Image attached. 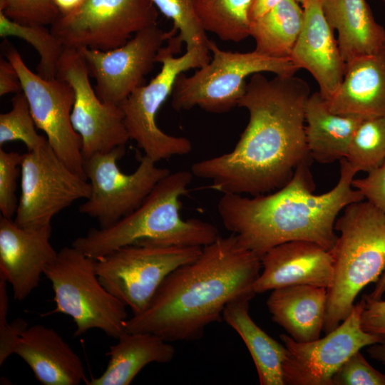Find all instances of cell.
<instances>
[{
	"label": "cell",
	"mask_w": 385,
	"mask_h": 385,
	"mask_svg": "<svg viewBox=\"0 0 385 385\" xmlns=\"http://www.w3.org/2000/svg\"><path fill=\"white\" fill-rule=\"evenodd\" d=\"M210 61L192 75L180 73L172 92V107L176 111L198 106L213 113L232 110L245 93L246 78L270 72L276 76H294L299 69L290 58H272L253 51L240 53L224 51L210 40Z\"/></svg>",
	"instance_id": "obj_7"
},
{
	"label": "cell",
	"mask_w": 385,
	"mask_h": 385,
	"mask_svg": "<svg viewBox=\"0 0 385 385\" xmlns=\"http://www.w3.org/2000/svg\"><path fill=\"white\" fill-rule=\"evenodd\" d=\"M7 282L0 275V366L14 354L16 344L28 324L23 319H16L9 322V297Z\"/></svg>",
	"instance_id": "obj_36"
},
{
	"label": "cell",
	"mask_w": 385,
	"mask_h": 385,
	"mask_svg": "<svg viewBox=\"0 0 385 385\" xmlns=\"http://www.w3.org/2000/svg\"><path fill=\"white\" fill-rule=\"evenodd\" d=\"M309 95V84L294 75H252L237 106L249 113L238 142L230 152L195 163L192 175L223 194L256 196L284 186L311 158L304 125Z\"/></svg>",
	"instance_id": "obj_1"
},
{
	"label": "cell",
	"mask_w": 385,
	"mask_h": 385,
	"mask_svg": "<svg viewBox=\"0 0 385 385\" xmlns=\"http://www.w3.org/2000/svg\"><path fill=\"white\" fill-rule=\"evenodd\" d=\"M22 91L18 73L13 64L5 57L0 58V96Z\"/></svg>",
	"instance_id": "obj_39"
},
{
	"label": "cell",
	"mask_w": 385,
	"mask_h": 385,
	"mask_svg": "<svg viewBox=\"0 0 385 385\" xmlns=\"http://www.w3.org/2000/svg\"><path fill=\"white\" fill-rule=\"evenodd\" d=\"M14 354L29 366L43 385H78L86 381L80 356L56 330L43 324L27 327Z\"/></svg>",
	"instance_id": "obj_20"
},
{
	"label": "cell",
	"mask_w": 385,
	"mask_h": 385,
	"mask_svg": "<svg viewBox=\"0 0 385 385\" xmlns=\"http://www.w3.org/2000/svg\"><path fill=\"white\" fill-rule=\"evenodd\" d=\"M158 18L151 0H85L73 13L60 16L50 30L64 47L108 51L157 25Z\"/></svg>",
	"instance_id": "obj_12"
},
{
	"label": "cell",
	"mask_w": 385,
	"mask_h": 385,
	"mask_svg": "<svg viewBox=\"0 0 385 385\" xmlns=\"http://www.w3.org/2000/svg\"><path fill=\"white\" fill-rule=\"evenodd\" d=\"M21 196L14 222L27 229L51 225L52 218L91 194L88 180L68 168L47 143L22 154Z\"/></svg>",
	"instance_id": "obj_11"
},
{
	"label": "cell",
	"mask_w": 385,
	"mask_h": 385,
	"mask_svg": "<svg viewBox=\"0 0 385 385\" xmlns=\"http://www.w3.org/2000/svg\"><path fill=\"white\" fill-rule=\"evenodd\" d=\"M364 308L361 316L362 329L385 339V300H374L363 296Z\"/></svg>",
	"instance_id": "obj_38"
},
{
	"label": "cell",
	"mask_w": 385,
	"mask_h": 385,
	"mask_svg": "<svg viewBox=\"0 0 385 385\" xmlns=\"http://www.w3.org/2000/svg\"><path fill=\"white\" fill-rule=\"evenodd\" d=\"M202 249L130 245L95 260L94 268L103 287L135 315L146 307L163 279L195 260Z\"/></svg>",
	"instance_id": "obj_9"
},
{
	"label": "cell",
	"mask_w": 385,
	"mask_h": 385,
	"mask_svg": "<svg viewBox=\"0 0 385 385\" xmlns=\"http://www.w3.org/2000/svg\"><path fill=\"white\" fill-rule=\"evenodd\" d=\"M339 162L338 183L320 195L312 192L309 162L299 165L291 179L274 192L252 197L223 194L217 211L225 227L260 258L271 248L295 240L313 242L329 250L337 238L338 215L364 199L351 185L356 172L345 158Z\"/></svg>",
	"instance_id": "obj_3"
},
{
	"label": "cell",
	"mask_w": 385,
	"mask_h": 385,
	"mask_svg": "<svg viewBox=\"0 0 385 385\" xmlns=\"http://www.w3.org/2000/svg\"><path fill=\"white\" fill-rule=\"evenodd\" d=\"M304 21L303 7L297 0H283L250 23V36L257 53L272 58H290Z\"/></svg>",
	"instance_id": "obj_27"
},
{
	"label": "cell",
	"mask_w": 385,
	"mask_h": 385,
	"mask_svg": "<svg viewBox=\"0 0 385 385\" xmlns=\"http://www.w3.org/2000/svg\"><path fill=\"white\" fill-rule=\"evenodd\" d=\"M345 159L356 172H369L385 160V115L362 119Z\"/></svg>",
	"instance_id": "obj_30"
},
{
	"label": "cell",
	"mask_w": 385,
	"mask_h": 385,
	"mask_svg": "<svg viewBox=\"0 0 385 385\" xmlns=\"http://www.w3.org/2000/svg\"><path fill=\"white\" fill-rule=\"evenodd\" d=\"M253 296L246 295L230 302L222 313L223 320L242 338L255 363L261 385H284L282 364L287 349L252 319L249 313L250 301Z\"/></svg>",
	"instance_id": "obj_26"
},
{
	"label": "cell",
	"mask_w": 385,
	"mask_h": 385,
	"mask_svg": "<svg viewBox=\"0 0 385 385\" xmlns=\"http://www.w3.org/2000/svg\"><path fill=\"white\" fill-rule=\"evenodd\" d=\"M157 9L171 19L186 50L195 47L208 49L209 39L197 16L194 0H151ZM209 50V49H208Z\"/></svg>",
	"instance_id": "obj_32"
},
{
	"label": "cell",
	"mask_w": 385,
	"mask_h": 385,
	"mask_svg": "<svg viewBox=\"0 0 385 385\" xmlns=\"http://www.w3.org/2000/svg\"><path fill=\"white\" fill-rule=\"evenodd\" d=\"M254 0H194L205 31L223 41L240 42L250 36V12Z\"/></svg>",
	"instance_id": "obj_28"
},
{
	"label": "cell",
	"mask_w": 385,
	"mask_h": 385,
	"mask_svg": "<svg viewBox=\"0 0 385 385\" xmlns=\"http://www.w3.org/2000/svg\"><path fill=\"white\" fill-rule=\"evenodd\" d=\"M0 12L23 24L51 26L61 16L53 0H0Z\"/></svg>",
	"instance_id": "obj_33"
},
{
	"label": "cell",
	"mask_w": 385,
	"mask_h": 385,
	"mask_svg": "<svg viewBox=\"0 0 385 385\" xmlns=\"http://www.w3.org/2000/svg\"><path fill=\"white\" fill-rule=\"evenodd\" d=\"M351 185L366 201L385 213V160L367 172L366 177L354 179Z\"/></svg>",
	"instance_id": "obj_37"
},
{
	"label": "cell",
	"mask_w": 385,
	"mask_h": 385,
	"mask_svg": "<svg viewBox=\"0 0 385 385\" xmlns=\"http://www.w3.org/2000/svg\"><path fill=\"white\" fill-rule=\"evenodd\" d=\"M304 118L309 155L323 164L346 158L354 132L362 120L332 112L319 91L307 98Z\"/></svg>",
	"instance_id": "obj_25"
},
{
	"label": "cell",
	"mask_w": 385,
	"mask_h": 385,
	"mask_svg": "<svg viewBox=\"0 0 385 385\" xmlns=\"http://www.w3.org/2000/svg\"><path fill=\"white\" fill-rule=\"evenodd\" d=\"M5 57L15 67L34 120L58 158L73 172L87 179L81 153V139L71 120L74 103L71 86L61 78L45 79L32 72L19 53L7 45Z\"/></svg>",
	"instance_id": "obj_14"
},
{
	"label": "cell",
	"mask_w": 385,
	"mask_h": 385,
	"mask_svg": "<svg viewBox=\"0 0 385 385\" xmlns=\"http://www.w3.org/2000/svg\"><path fill=\"white\" fill-rule=\"evenodd\" d=\"M381 1H383L385 4V0H381Z\"/></svg>",
	"instance_id": "obj_45"
},
{
	"label": "cell",
	"mask_w": 385,
	"mask_h": 385,
	"mask_svg": "<svg viewBox=\"0 0 385 385\" xmlns=\"http://www.w3.org/2000/svg\"><path fill=\"white\" fill-rule=\"evenodd\" d=\"M300 4H302V6L305 4V2L307 0H297Z\"/></svg>",
	"instance_id": "obj_44"
},
{
	"label": "cell",
	"mask_w": 385,
	"mask_h": 385,
	"mask_svg": "<svg viewBox=\"0 0 385 385\" xmlns=\"http://www.w3.org/2000/svg\"><path fill=\"white\" fill-rule=\"evenodd\" d=\"M191 171L170 173L153 188L133 212L106 228H92L72 246L98 259L120 247L135 245L156 247H201L220 236L212 224L180 215V198L188 192Z\"/></svg>",
	"instance_id": "obj_4"
},
{
	"label": "cell",
	"mask_w": 385,
	"mask_h": 385,
	"mask_svg": "<svg viewBox=\"0 0 385 385\" xmlns=\"http://www.w3.org/2000/svg\"><path fill=\"white\" fill-rule=\"evenodd\" d=\"M85 0H53L61 16L73 13L79 9Z\"/></svg>",
	"instance_id": "obj_41"
},
{
	"label": "cell",
	"mask_w": 385,
	"mask_h": 385,
	"mask_svg": "<svg viewBox=\"0 0 385 385\" xmlns=\"http://www.w3.org/2000/svg\"><path fill=\"white\" fill-rule=\"evenodd\" d=\"M385 293V270L376 281L375 287L371 293L365 294L366 297L377 300L381 299V297Z\"/></svg>",
	"instance_id": "obj_43"
},
{
	"label": "cell",
	"mask_w": 385,
	"mask_h": 385,
	"mask_svg": "<svg viewBox=\"0 0 385 385\" xmlns=\"http://www.w3.org/2000/svg\"><path fill=\"white\" fill-rule=\"evenodd\" d=\"M176 33L174 28L165 31L155 25L136 33L125 43L111 50L79 48L89 75L96 80L98 98L105 103L120 105L144 85V77L157 63L163 43Z\"/></svg>",
	"instance_id": "obj_16"
},
{
	"label": "cell",
	"mask_w": 385,
	"mask_h": 385,
	"mask_svg": "<svg viewBox=\"0 0 385 385\" xmlns=\"http://www.w3.org/2000/svg\"><path fill=\"white\" fill-rule=\"evenodd\" d=\"M320 4L329 26L337 31L346 63L385 47V30L376 21L366 0H320Z\"/></svg>",
	"instance_id": "obj_23"
},
{
	"label": "cell",
	"mask_w": 385,
	"mask_h": 385,
	"mask_svg": "<svg viewBox=\"0 0 385 385\" xmlns=\"http://www.w3.org/2000/svg\"><path fill=\"white\" fill-rule=\"evenodd\" d=\"M303 25L290 58L308 71L317 82L319 92L329 100L340 87L346 71L334 30L322 10L320 0H307L302 6Z\"/></svg>",
	"instance_id": "obj_19"
},
{
	"label": "cell",
	"mask_w": 385,
	"mask_h": 385,
	"mask_svg": "<svg viewBox=\"0 0 385 385\" xmlns=\"http://www.w3.org/2000/svg\"><path fill=\"white\" fill-rule=\"evenodd\" d=\"M283 0H254L250 9V19L253 21L272 9Z\"/></svg>",
	"instance_id": "obj_40"
},
{
	"label": "cell",
	"mask_w": 385,
	"mask_h": 385,
	"mask_svg": "<svg viewBox=\"0 0 385 385\" xmlns=\"http://www.w3.org/2000/svg\"><path fill=\"white\" fill-rule=\"evenodd\" d=\"M332 385H385V374L375 369L360 351L352 354L339 368Z\"/></svg>",
	"instance_id": "obj_35"
},
{
	"label": "cell",
	"mask_w": 385,
	"mask_h": 385,
	"mask_svg": "<svg viewBox=\"0 0 385 385\" xmlns=\"http://www.w3.org/2000/svg\"><path fill=\"white\" fill-rule=\"evenodd\" d=\"M106 355L110 357L106 370L101 376L86 380L88 385H128L148 364L170 362L175 349L155 334L125 332Z\"/></svg>",
	"instance_id": "obj_24"
},
{
	"label": "cell",
	"mask_w": 385,
	"mask_h": 385,
	"mask_svg": "<svg viewBox=\"0 0 385 385\" xmlns=\"http://www.w3.org/2000/svg\"><path fill=\"white\" fill-rule=\"evenodd\" d=\"M364 304L362 297L342 324L323 338L299 342L287 334L279 335L287 349L282 364L284 385H332L334 374L347 359L384 339L362 329Z\"/></svg>",
	"instance_id": "obj_13"
},
{
	"label": "cell",
	"mask_w": 385,
	"mask_h": 385,
	"mask_svg": "<svg viewBox=\"0 0 385 385\" xmlns=\"http://www.w3.org/2000/svg\"><path fill=\"white\" fill-rule=\"evenodd\" d=\"M124 153L123 145L84 160L91 194L78 210L95 218L100 228L111 227L135 210L155 185L171 173L156 166V162L144 155L133 173H123L118 160Z\"/></svg>",
	"instance_id": "obj_10"
},
{
	"label": "cell",
	"mask_w": 385,
	"mask_h": 385,
	"mask_svg": "<svg viewBox=\"0 0 385 385\" xmlns=\"http://www.w3.org/2000/svg\"><path fill=\"white\" fill-rule=\"evenodd\" d=\"M21 155L0 148V211L1 216L6 218L11 219L18 207L15 192Z\"/></svg>",
	"instance_id": "obj_34"
},
{
	"label": "cell",
	"mask_w": 385,
	"mask_h": 385,
	"mask_svg": "<svg viewBox=\"0 0 385 385\" xmlns=\"http://www.w3.org/2000/svg\"><path fill=\"white\" fill-rule=\"evenodd\" d=\"M11 103V109L9 112L0 114V145L20 140L28 150H34L46 145L47 138L37 133L23 91L15 93Z\"/></svg>",
	"instance_id": "obj_31"
},
{
	"label": "cell",
	"mask_w": 385,
	"mask_h": 385,
	"mask_svg": "<svg viewBox=\"0 0 385 385\" xmlns=\"http://www.w3.org/2000/svg\"><path fill=\"white\" fill-rule=\"evenodd\" d=\"M327 289L300 284L272 290L267 306L273 322L299 342L320 338L326 313Z\"/></svg>",
	"instance_id": "obj_22"
},
{
	"label": "cell",
	"mask_w": 385,
	"mask_h": 385,
	"mask_svg": "<svg viewBox=\"0 0 385 385\" xmlns=\"http://www.w3.org/2000/svg\"><path fill=\"white\" fill-rule=\"evenodd\" d=\"M337 218L339 235L329 250L334 276L327 288L323 331L334 329L349 314L359 292L385 270V213L368 201L348 205Z\"/></svg>",
	"instance_id": "obj_5"
},
{
	"label": "cell",
	"mask_w": 385,
	"mask_h": 385,
	"mask_svg": "<svg viewBox=\"0 0 385 385\" xmlns=\"http://www.w3.org/2000/svg\"><path fill=\"white\" fill-rule=\"evenodd\" d=\"M261 268L260 257L236 235L219 236L163 279L143 311L128 319L126 332L153 333L169 342L197 340L208 325L223 320L230 302L255 297Z\"/></svg>",
	"instance_id": "obj_2"
},
{
	"label": "cell",
	"mask_w": 385,
	"mask_h": 385,
	"mask_svg": "<svg viewBox=\"0 0 385 385\" xmlns=\"http://www.w3.org/2000/svg\"><path fill=\"white\" fill-rule=\"evenodd\" d=\"M260 261L262 271L254 284L256 294L300 284L327 289L333 280L329 251L313 242L295 240L278 245L265 252Z\"/></svg>",
	"instance_id": "obj_18"
},
{
	"label": "cell",
	"mask_w": 385,
	"mask_h": 385,
	"mask_svg": "<svg viewBox=\"0 0 385 385\" xmlns=\"http://www.w3.org/2000/svg\"><path fill=\"white\" fill-rule=\"evenodd\" d=\"M339 115L366 119L385 115V47L346 63L342 83L325 100Z\"/></svg>",
	"instance_id": "obj_21"
},
{
	"label": "cell",
	"mask_w": 385,
	"mask_h": 385,
	"mask_svg": "<svg viewBox=\"0 0 385 385\" xmlns=\"http://www.w3.org/2000/svg\"><path fill=\"white\" fill-rule=\"evenodd\" d=\"M167 42L160 48L156 58L157 62L162 65L160 72L119 105L130 139L135 140L145 155L155 162L191 151L192 145L190 140L164 133L158 128L155 118L161 106L172 94L177 77L189 69L205 66L211 59L210 51L199 47L187 49L183 55L174 57V54L180 51L182 43L175 35Z\"/></svg>",
	"instance_id": "obj_6"
},
{
	"label": "cell",
	"mask_w": 385,
	"mask_h": 385,
	"mask_svg": "<svg viewBox=\"0 0 385 385\" xmlns=\"http://www.w3.org/2000/svg\"><path fill=\"white\" fill-rule=\"evenodd\" d=\"M51 225L27 229L0 217V275L21 301L36 289L45 268L57 257L50 239Z\"/></svg>",
	"instance_id": "obj_17"
},
{
	"label": "cell",
	"mask_w": 385,
	"mask_h": 385,
	"mask_svg": "<svg viewBox=\"0 0 385 385\" xmlns=\"http://www.w3.org/2000/svg\"><path fill=\"white\" fill-rule=\"evenodd\" d=\"M80 51L64 48L57 77L66 81L74 91L71 120L81 139L83 159L123 146L130 140L119 105L105 103L97 96Z\"/></svg>",
	"instance_id": "obj_15"
},
{
	"label": "cell",
	"mask_w": 385,
	"mask_h": 385,
	"mask_svg": "<svg viewBox=\"0 0 385 385\" xmlns=\"http://www.w3.org/2000/svg\"><path fill=\"white\" fill-rule=\"evenodd\" d=\"M95 259L78 249L64 247L44 270L56 302L54 312L70 316L76 324L75 337L93 329L118 339L126 332V306L101 284Z\"/></svg>",
	"instance_id": "obj_8"
},
{
	"label": "cell",
	"mask_w": 385,
	"mask_h": 385,
	"mask_svg": "<svg viewBox=\"0 0 385 385\" xmlns=\"http://www.w3.org/2000/svg\"><path fill=\"white\" fill-rule=\"evenodd\" d=\"M0 36L18 37L29 43L40 56L37 74L45 79L57 78L58 63L65 47L45 26L19 24L0 12Z\"/></svg>",
	"instance_id": "obj_29"
},
{
	"label": "cell",
	"mask_w": 385,
	"mask_h": 385,
	"mask_svg": "<svg viewBox=\"0 0 385 385\" xmlns=\"http://www.w3.org/2000/svg\"><path fill=\"white\" fill-rule=\"evenodd\" d=\"M367 351L371 358L385 364V339L379 343L369 346Z\"/></svg>",
	"instance_id": "obj_42"
}]
</instances>
